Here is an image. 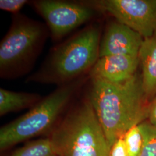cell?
<instances>
[{"label": "cell", "mask_w": 156, "mask_h": 156, "mask_svg": "<svg viewBox=\"0 0 156 156\" xmlns=\"http://www.w3.org/2000/svg\"><path fill=\"white\" fill-rule=\"evenodd\" d=\"M87 97L111 149L129 129L146 121L149 101L136 73L128 80L113 83L91 78Z\"/></svg>", "instance_id": "cell-1"}, {"label": "cell", "mask_w": 156, "mask_h": 156, "mask_svg": "<svg viewBox=\"0 0 156 156\" xmlns=\"http://www.w3.org/2000/svg\"><path fill=\"white\" fill-rule=\"evenodd\" d=\"M101 31L90 24L57 46L30 82L57 84L70 83L89 72L99 58Z\"/></svg>", "instance_id": "cell-2"}, {"label": "cell", "mask_w": 156, "mask_h": 156, "mask_svg": "<svg viewBox=\"0 0 156 156\" xmlns=\"http://www.w3.org/2000/svg\"><path fill=\"white\" fill-rule=\"evenodd\" d=\"M57 156H109L105 135L89 99L69 112L52 129Z\"/></svg>", "instance_id": "cell-3"}, {"label": "cell", "mask_w": 156, "mask_h": 156, "mask_svg": "<svg viewBox=\"0 0 156 156\" xmlns=\"http://www.w3.org/2000/svg\"><path fill=\"white\" fill-rule=\"evenodd\" d=\"M86 81L83 77L60 86L22 116L0 129V149H9L53 129L58 118Z\"/></svg>", "instance_id": "cell-4"}, {"label": "cell", "mask_w": 156, "mask_h": 156, "mask_svg": "<svg viewBox=\"0 0 156 156\" xmlns=\"http://www.w3.org/2000/svg\"><path fill=\"white\" fill-rule=\"evenodd\" d=\"M46 31L39 22L17 17L0 44V73L4 78L25 73L39 53Z\"/></svg>", "instance_id": "cell-5"}, {"label": "cell", "mask_w": 156, "mask_h": 156, "mask_svg": "<svg viewBox=\"0 0 156 156\" xmlns=\"http://www.w3.org/2000/svg\"><path fill=\"white\" fill-rule=\"evenodd\" d=\"M98 11L106 12L144 39L156 34V0H100L82 1Z\"/></svg>", "instance_id": "cell-6"}, {"label": "cell", "mask_w": 156, "mask_h": 156, "mask_svg": "<svg viewBox=\"0 0 156 156\" xmlns=\"http://www.w3.org/2000/svg\"><path fill=\"white\" fill-rule=\"evenodd\" d=\"M33 5L45 19L55 40L62 39L89 22L96 11L83 2L38 0L34 1Z\"/></svg>", "instance_id": "cell-7"}, {"label": "cell", "mask_w": 156, "mask_h": 156, "mask_svg": "<svg viewBox=\"0 0 156 156\" xmlns=\"http://www.w3.org/2000/svg\"><path fill=\"white\" fill-rule=\"evenodd\" d=\"M144 40L128 26L117 21L112 23L101 39L99 57L111 55L138 57Z\"/></svg>", "instance_id": "cell-8"}, {"label": "cell", "mask_w": 156, "mask_h": 156, "mask_svg": "<svg viewBox=\"0 0 156 156\" xmlns=\"http://www.w3.org/2000/svg\"><path fill=\"white\" fill-rule=\"evenodd\" d=\"M139 64V57L111 55L99 57L90 71V78L113 83H123L136 73Z\"/></svg>", "instance_id": "cell-9"}, {"label": "cell", "mask_w": 156, "mask_h": 156, "mask_svg": "<svg viewBox=\"0 0 156 156\" xmlns=\"http://www.w3.org/2000/svg\"><path fill=\"white\" fill-rule=\"evenodd\" d=\"M142 67V85L149 100L156 95V34L144 39L139 52Z\"/></svg>", "instance_id": "cell-10"}, {"label": "cell", "mask_w": 156, "mask_h": 156, "mask_svg": "<svg viewBox=\"0 0 156 156\" xmlns=\"http://www.w3.org/2000/svg\"><path fill=\"white\" fill-rule=\"evenodd\" d=\"M41 100L40 95L34 93L14 92L0 89V115L18 111L35 106Z\"/></svg>", "instance_id": "cell-11"}, {"label": "cell", "mask_w": 156, "mask_h": 156, "mask_svg": "<svg viewBox=\"0 0 156 156\" xmlns=\"http://www.w3.org/2000/svg\"><path fill=\"white\" fill-rule=\"evenodd\" d=\"M11 156H57L50 138L27 142Z\"/></svg>", "instance_id": "cell-12"}, {"label": "cell", "mask_w": 156, "mask_h": 156, "mask_svg": "<svg viewBox=\"0 0 156 156\" xmlns=\"http://www.w3.org/2000/svg\"><path fill=\"white\" fill-rule=\"evenodd\" d=\"M138 126L142 134L143 144L140 156H156V126L148 121Z\"/></svg>", "instance_id": "cell-13"}, {"label": "cell", "mask_w": 156, "mask_h": 156, "mask_svg": "<svg viewBox=\"0 0 156 156\" xmlns=\"http://www.w3.org/2000/svg\"><path fill=\"white\" fill-rule=\"evenodd\" d=\"M129 156H140L142 151L143 140L138 126L129 129L123 136Z\"/></svg>", "instance_id": "cell-14"}, {"label": "cell", "mask_w": 156, "mask_h": 156, "mask_svg": "<svg viewBox=\"0 0 156 156\" xmlns=\"http://www.w3.org/2000/svg\"><path fill=\"white\" fill-rule=\"evenodd\" d=\"M27 2L26 0H1L0 8L5 11L16 13Z\"/></svg>", "instance_id": "cell-15"}, {"label": "cell", "mask_w": 156, "mask_h": 156, "mask_svg": "<svg viewBox=\"0 0 156 156\" xmlns=\"http://www.w3.org/2000/svg\"><path fill=\"white\" fill-rule=\"evenodd\" d=\"M109 156H129L123 137L117 140L113 145Z\"/></svg>", "instance_id": "cell-16"}, {"label": "cell", "mask_w": 156, "mask_h": 156, "mask_svg": "<svg viewBox=\"0 0 156 156\" xmlns=\"http://www.w3.org/2000/svg\"><path fill=\"white\" fill-rule=\"evenodd\" d=\"M147 121L156 126V95L150 102Z\"/></svg>", "instance_id": "cell-17"}]
</instances>
